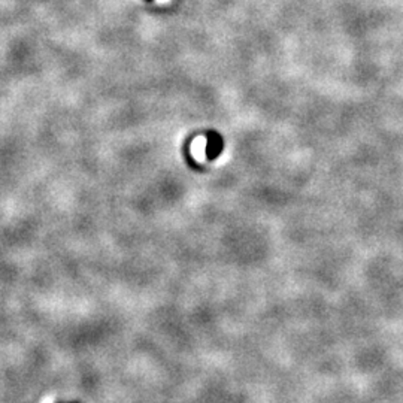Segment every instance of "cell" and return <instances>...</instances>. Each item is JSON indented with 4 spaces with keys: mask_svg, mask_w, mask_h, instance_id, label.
Returning <instances> with one entry per match:
<instances>
[{
    "mask_svg": "<svg viewBox=\"0 0 403 403\" xmlns=\"http://www.w3.org/2000/svg\"><path fill=\"white\" fill-rule=\"evenodd\" d=\"M72 403H78V402H72Z\"/></svg>",
    "mask_w": 403,
    "mask_h": 403,
    "instance_id": "cell-1",
    "label": "cell"
}]
</instances>
